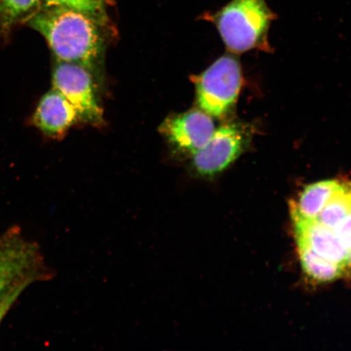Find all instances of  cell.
I'll return each mask as SVG.
<instances>
[{"label": "cell", "mask_w": 351, "mask_h": 351, "mask_svg": "<svg viewBox=\"0 0 351 351\" xmlns=\"http://www.w3.org/2000/svg\"><path fill=\"white\" fill-rule=\"evenodd\" d=\"M45 38L56 58L98 70L104 53V26L83 13L62 7L41 8L28 19Z\"/></svg>", "instance_id": "6da1fadb"}, {"label": "cell", "mask_w": 351, "mask_h": 351, "mask_svg": "<svg viewBox=\"0 0 351 351\" xmlns=\"http://www.w3.org/2000/svg\"><path fill=\"white\" fill-rule=\"evenodd\" d=\"M36 241L12 226L0 234V313L10 311L26 289L53 278Z\"/></svg>", "instance_id": "7a4b0ae2"}, {"label": "cell", "mask_w": 351, "mask_h": 351, "mask_svg": "<svg viewBox=\"0 0 351 351\" xmlns=\"http://www.w3.org/2000/svg\"><path fill=\"white\" fill-rule=\"evenodd\" d=\"M276 19L266 0H231L210 16L228 49L239 54L269 51V28Z\"/></svg>", "instance_id": "3957f363"}, {"label": "cell", "mask_w": 351, "mask_h": 351, "mask_svg": "<svg viewBox=\"0 0 351 351\" xmlns=\"http://www.w3.org/2000/svg\"><path fill=\"white\" fill-rule=\"evenodd\" d=\"M194 80L199 108L217 119L229 116L243 86L239 61L232 56H223Z\"/></svg>", "instance_id": "277c9868"}, {"label": "cell", "mask_w": 351, "mask_h": 351, "mask_svg": "<svg viewBox=\"0 0 351 351\" xmlns=\"http://www.w3.org/2000/svg\"><path fill=\"white\" fill-rule=\"evenodd\" d=\"M252 138V127L243 123L218 127L205 146L191 156L193 171L199 178L216 177L247 150Z\"/></svg>", "instance_id": "5b68a950"}, {"label": "cell", "mask_w": 351, "mask_h": 351, "mask_svg": "<svg viewBox=\"0 0 351 351\" xmlns=\"http://www.w3.org/2000/svg\"><path fill=\"white\" fill-rule=\"evenodd\" d=\"M52 79L53 89L63 95L76 109L79 120L91 125L103 124V108L89 70L80 65L58 60Z\"/></svg>", "instance_id": "8992f818"}, {"label": "cell", "mask_w": 351, "mask_h": 351, "mask_svg": "<svg viewBox=\"0 0 351 351\" xmlns=\"http://www.w3.org/2000/svg\"><path fill=\"white\" fill-rule=\"evenodd\" d=\"M216 129L213 117L199 108L168 118L160 130L176 148L192 156L205 146Z\"/></svg>", "instance_id": "52a82bcc"}, {"label": "cell", "mask_w": 351, "mask_h": 351, "mask_svg": "<svg viewBox=\"0 0 351 351\" xmlns=\"http://www.w3.org/2000/svg\"><path fill=\"white\" fill-rule=\"evenodd\" d=\"M297 243L307 245L311 251L345 267L348 249L342 244L335 230L317 221L304 219L291 212ZM348 275V273H346Z\"/></svg>", "instance_id": "ba28073f"}, {"label": "cell", "mask_w": 351, "mask_h": 351, "mask_svg": "<svg viewBox=\"0 0 351 351\" xmlns=\"http://www.w3.org/2000/svg\"><path fill=\"white\" fill-rule=\"evenodd\" d=\"M77 120L76 109L55 89L43 96L33 117L34 125L52 137L64 134Z\"/></svg>", "instance_id": "9c48e42d"}, {"label": "cell", "mask_w": 351, "mask_h": 351, "mask_svg": "<svg viewBox=\"0 0 351 351\" xmlns=\"http://www.w3.org/2000/svg\"><path fill=\"white\" fill-rule=\"evenodd\" d=\"M342 179H330L311 184L291 204V212L308 219H317L331 197L339 188Z\"/></svg>", "instance_id": "30bf717a"}, {"label": "cell", "mask_w": 351, "mask_h": 351, "mask_svg": "<svg viewBox=\"0 0 351 351\" xmlns=\"http://www.w3.org/2000/svg\"><path fill=\"white\" fill-rule=\"evenodd\" d=\"M300 265L304 274L318 284L332 282L346 275L344 267L319 256L302 243H297Z\"/></svg>", "instance_id": "8fae6325"}, {"label": "cell", "mask_w": 351, "mask_h": 351, "mask_svg": "<svg viewBox=\"0 0 351 351\" xmlns=\"http://www.w3.org/2000/svg\"><path fill=\"white\" fill-rule=\"evenodd\" d=\"M351 213V180L342 179L339 189L329 199L317 219L332 230Z\"/></svg>", "instance_id": "7c38bea8"}, {"label": "cell", "mask_w": 351, "mask_h": 351, "mask_svg": "<svg viewBox=\"0 0 351 351\" xmlns=\"http://www.w3.org/2000/svg\"><path fill=\"white\" fill-rule=\"evenodd\" d=\"M106 3L107 0H41V8H69L90 16L104 27L109 23Z\"/></svg>", "instance_id": "4fadbf2b"}, {"label": "cell", "mask_w": 351, "mask_h": 351, "mask_svg": "<svg viewBox=\"0 0 351 351\" xmlns=\"http://www.w3.org/2000/svg\"><path fill=\"white\" fill-rule=\"evenodd\" d=\"M40 8L41 0H0V27L10 28L20 20H28Z\"/></svg>", "instance_id": "5bb4252c"}, {"label": "cell", "mask_w": 351, "mask_h": 351, "mask_svg": "<svg viewBox=\"0 0 351 351\" xmlns=\"http://www.w3.org/2000/svg\"><path fill=\"white\" fill-rule=\"evenodd\" d=\"M342 244L351 249V213L346 216L335 230Z\"/></svg>", "instance_id": "9a60e30c"}, {"label": "cell", "mask_w": 351, "mask_h": 351, "mask_svg": "<svg viewBox=\"0 0 351 351\" xmlns=\"http://www.w3.org/2000/svg\"><path fill=\"white\" fill-rule=\"evenodd\" d=\"M346 273H348V275L351 274V249L348 251V261H346Z\"/></svg>", "instance_id": "2e32d148"}, {"label": "cell", "mask_w": 351, "mask_h": 351, "mask_svg": "<svg viewBox=\"0 0 351 351\" xmlns=\"http://www.w3.org/2000/svg\"><path fill=\"white\" fill-rule=\"evenodd\" d=\"M7 314H8L7 313H0V324H1L4 317H6Z\"/></svg>", "instance_id": "e0dca14e"}]
</instances>
